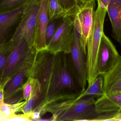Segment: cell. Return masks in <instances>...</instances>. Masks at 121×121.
Returning a JSON list of instances; mask_svg holds the SVG:
<instances>
[{"label":"cell","instance_id":"cell-1","mask_svg":"<svg viewBox=\"0 0 121 121\" xmlns=\"http://www.w3.org/2000/svg\"><path fill=\"white\" fill-rule=\"evenodd\" d=\"M69 54H50L47 50L37 52L29 77L39 80L42 94L38 106L40 112L46 105L56 100L78 96L82 91L75 79Z\"/></svg>","mask_w":121,"mask_h":121},{"label":"cell","instance_id":"cell-2","mask_svg":"<svg viewBox=\"0 0 121 121\" xmlns=\"http://www.w3.org/2000/svg\"><path fill=\"white\" fill-rule=\"evenodd\" d=\"M95 0L78 3L70 17L80 37L82 46L86 54V45L92 33Z\"/></svg>","mask_w":121,"mask_h":121},{"label":"cell","instance_id":"cell-3","mask_svg":"<svg viewBox=\"0 0 121 121\" xmlns=\"http://www.w3.org/2000/svg\"><path fill=\"white\" fill-rule=\"evenodd\" d=\"M40 0H36L25 10L20 25L12 40L14 43L24 38L30 48L34 47L35 27Z\"/></svg>","mask_w":121,"mask_h":121},{"label":"cell","instance_id":"cell-4","mask_svg":"<svg viewBox=\"0 0 121 121\" xmlns=\"http://www.w3.org/2000/svg\"><path fill=\"white\" fill-rule=\"evenodd\" d=\"M73 28L72 18L67 15L64 16L60 26L47 45V51L52 54L60 52L70 53L73 42Z\"/></svg>","mask_w":121,"mask_h":121},{"label":"cell","instance_id":"cell-5","mask_svg":"<svg viewBox=\"0 0 121 121\" xmlns=\"http://www.w3.org/2000/svg\"><path fill=\"white\" fill-rule=\"evenodd\" d=\"M95 101L90 97L77 99L58 117L57 121H93L99 115L95 111Z\"/></svg>","mask_w":121,"mask_h":121},{"label":"cell","instance_id":"cell-6","mask_svg":"<svg viewBox=\"0 0 121 121\" xmlns=\"http://www.w3.org/2000/svg\"><path fill=\"white\" fill-rule=\"evenodd\" d=\"M73 39L70 53L72 69L77 82L82 91L86 89L87 84L86 63L80 37L73 26Z\"/></svg>","mask_w":121,"mask_h":121},{"label":"cell","instance_id":"cell-7","mask_svg":"<svg viewBox=\"0 0 121 121\" xmlns=\"http://www.w3.org/2000/svg\"><path fill=\"white\" fill-rule=\"evenodd\" d=\"M36 0H28L16 9L0 13V44L12 40L20 25L23 14Z\"/></svg>","mask_w":121,"mask_h":121},{"label":"cell","instance_id":"cell-8","mask_svg":"<svg viewBox=\"0 0 121 121\" xmlns=\"http://www.w3.org/2000/svg\"><path fill=\"white\" fill-rule=\"evenodd\" d=\"M37 53L34 47L30 48L22 67L4 85V99L22 90L23 85L30 77Z\"/></svg>","mask_w":121,"mask_h":121},{"label":"cell","instance_id":"cell-9","mask_svg":"<svg viewBox=\"0 0 121 121\" xmlns=\"http://www.w3.org/2000/svg\"><path fill=\"white\" fill-rule=\"evenodd\" d=\"M13 43L15 44L14 48L5 67L0 86H4L7 82L20 70L30 50L27 43L24 38Z\"/></svg>","mask_w":121,"mask_h":121},{"label":"cell","instance_id":"cell-10","mask_svg":"<svg viewBox=\"0 0 121 121\" xmlns=\"http://www.w3.org/2000/svg\"><path fill=\"white\" fill-rule=\"evenodd\" d=\"M119 55L111 40L103 33L97 59L99 75H103L108 72L116 62Z\"/></svg>","mask_w":121,"mask_h":121},{"label":"cell","instance_id":"cell-11","mask_svg":"<svg viewBox=\"0 0 121 121\" xmlns=\"http://www.w3.org/2000/svg\"><path fill=\"white\" fill-rule=\"evenodd\" d=\"M48 0H41L35 27L34 47L37 52L46 50V31L49 21Z\"/></svg>","mask_w":121,"mask_h":121},{"label":"cell","instance_id":"cell-12","mask_svg":"<svg viewBox=\"0 0 121 121\" xmlns=\"http://www.w3.org/2000/svg\"><path fill=\"white\" fill-rule=\"evenodd\" d=\"M104 94L111 95L121 92V55L113 67L103 75Z\"/></svg>","mask_w":121,"mask_h":121},{"label":"cell","instance_id":"cell-13","mask_svg":"<svg viewBox=\"0 0 121 121\" xmlns=\"http://www.w3.org/2000/svg\"><path fill=\"white\" fill-rule=\"evenodd\" d=\"M95 111L99 114L117 112L121 110V93L103 96L95 103Z\"/></svg>","mask_w":121,"mask_h":121},{"label":"cell","instance_id":"cell-14","mask_svg":"<svg viewBox=\"0 0 121 121\" xmlns=\"http://www.w3.org/2000/svg\"><path fill=\"white\" fill-rule=\"evenodd\" d=\"M112 28L113 37L120 43L121 36V0H111L107 8Z\"/></svg>","mask_w":121,"mask_h":121},{"label":"cell","instance_id":"cell-15","mask_svg":"<svg viewBox=\"0 0 121 121\" xmlns=\"http://www.w3.org/2000/svg\"><path fill=\"white\" fill-rule=\"evenodd\" d=\"M33 89L30 98L21 109L23 113L32 112L38 106L42 94V86L39 80L32 78Z\"/></svg>","mask_w":121,"mask_h":121},{"label":"cell","instance_id":"cell-16","mask_svg":"<svg viewBox=\"0 0 121 121\" xmlns=\"http://www.w3.org/2000/svg\"><path fill=\"white\" fill-rule=\"evenodd\" d=\"M103 75H99L93 83L78 97V100L86 97L99 98L104 95Z\"/></svg>","mask_w":121,"mask_h":121},{"label":"cell","instance_id":"cell-17","mask_svg":"<svg viewBox=\"0 0 121 121\" xmlns=\"http://www.w3.org/2000/svg\"><path fill=\"white\" fill-rule=\"evenodd\" d=\"M15 44L12 40L3 44H0V84L6 65Z\"/></svg>","mask_w":121,"mask_h":121},{"label":"cell","instance_id":"cell-18","mask_svg":"<svg viewBox=\"0 0 121 121\" xmlns=\"http://www.w3.org/2000/svg\"><path fill=\"white\" fill-rule=\"evenodd\" d=\"M48 7L49 21L63 18L67 15L57 0H48Z\"/></svg>","mask_w":121,"mask_h":121},{"label":"cell","instance_id":"cell-19","mask_svg":"<svg viewBox=\"0 0 121 121\" xmlns=\"http://www.w3.org/2000/svg\"><path fill=\"white\" fill-rule=\"evenodd\" d=\"M26 102L25 100L16 103L9 104L5 103L4 100L0 102V109L8 117L16 112H21V109Z\"/></svg>","mask_w":121,"mask_h":121},{"label":"cell","instance_id":"cell-20","mask_svg":"<svg viewBox=\"0 0 121 121\" xmlns=\"http://www.w3.org/2000/svg\"><path fill=\"white\" fill-rule=\"evenodd\" d=\"M63 18L49 21L46 31V42L47 45L52 40L55 33L60 26Z\"/></svg>","mask_w":121,"mask_h":121},{"label":"cell","instance_id":"cell-21","mask_svg":"<svg viewBox=\"0 0 121 121\" xmlns=\"http://www.w3.org/2000/svg\"><path fill=\"white\" fill-rule=\"evenodd\" d=\"M28 0H0V13L17 8Z\"/></svg>","mask_w":121,"mask_h":121},{"label":"cell","instance_id":"cell-22","mask_svg":"<svg viewBox=\"0 0 121 121\" xmlns=\"http://www.w3.org/2000/svg\"><path fill=\"white\" fill-rule=\"evenodd\" d=\"M32 89V78L29 77L22 87L23 98L26 101H28L30 98Z\"/></svg>","mask_w":121,"mask_h":121},{"label":"cell","instance_id":"cell-23","mask_svg":"<svg viewBox=\"0 0 121 121\" xmlns=\"http://www.w3.org/2000/svg\"><path fill=\"white\" fill-rule=\"evenodd\" d=\"M62 8L69 10L74 8L78 3V0H57Z\"/></svg>","mask_w":121,"mask_h":121},{"label":"cell","instance_id":"cell-24","mask_svg":"<svg viewBox=\"0 0 121 121\" xmlns=\"http://www.w3.org/2000/svg\"><path fill=\"white\" fill-rule=\"evenodd\" d=\"M30 121V120L28 113H23L20 115H17L15 114L9 116L5 120V121Z\"/></svg>","mask_w":121,"mask_h":121},{"label":"cell","instance_id":"cell-25","mask_svg":"<svg viewBox=\"0 0 121 121\" xmlns=\"http://www.w3.org/2000/svg\"><path fill=\"white\" fill-rule=\"evenodd\" d=\"M110 121H121V110L117 112H113Z\"/></svg>","mask_w":121,"mask_h":121},{"label":"cell","instance_id":"cell-26","mask_svg":"<svg viewBox=\"0 0 121 121\" xmlns=\"http://www.w3.org/2000/svg\"><path fill=\"white\" fill-rule=\"evenodd\" d=\"M104 8L106 9L111 0H97Z\"/></svg>","mask_w":121,"mask_h":121},{"label":"cell","instance_id":"cell-27","mask_svg":"<svg viewBox=\"0 0 121 121\" xmlns=\"http://www.w3.org/2000/svg\"><path fill=\"white\" fill-rule=\"evenodd\" d=\"M4 86H0V102L4 100Z\"/></svg>","mask_w":121,"mask_h":121},{"label":"cell","instance_id":"cell-28","mask_svg":"<svg viewBox=\"0 0 121 121\" xmlns=\"http://www.w3.org/2000/svg\"><path fill=\"white\" fill-rule=\"evenodd\" d=\"M7 118H8V117L0 109V121H5Z\"/></svg>","mask_w":121,"mask_h":121},{"label":"cell","instance_id":"cell-29","mask_svg":"<svg viewBox=\"0 0 121 121\" xmlns=\"http://www.w3.org/2000/svg\"><path fill=\"white\" fill-rule=\"evenodd\" d=\"M93 0H79L80 3H86V2H89V1H91Z\"/></svg>","mask_w":121,"mask_h":121},{"label":"cell","instance_id":"cell-30","mask_svg":"<svg viewBox=\"0 0 121 121\" xmlns=\"http://www.w3.org/2000/svg\"><path fill=\"white\" fill-rule=\"evenodd\" d=\"M120 43H121V41H120Z\"/></svg>","mask_w":121,"mask_h":121},{"label":"cell","instance_id":"cell-31","mask_svg":"<svg viewBox=\"0 0 121 121\" xmlns=\"http://www.w3.org/2000/svg\"></svg>","mask_w":121,"mask_h":121}]
</instances>
